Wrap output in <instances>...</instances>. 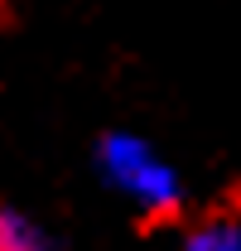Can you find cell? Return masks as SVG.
<instances>
[{
  "instance_id": "3",
  "label": "cell",
  "mask_w": 241,
  "mask_h": 251,
  "mask_svg": "<svg viewBox=\"0 0 241 251\" xmlns=\"http://www.w3.org/2000/svg\"><path fill=\"white\" fill-rule=\"evenodd\" d=\"M179 251H241V213L193 218L179 237Z\"/></svg>"
},
{
  "instance_id": "1",
  "label": "cell",
  "mask_w": 241,
  "mask_h": 251,
  "mask_svg": "<svg viewBox=\"0 0 241 251\" xmlns=\"http://www.w3.org/2000/svg\"><path fill=\"white\" fill-rule=\"evenodd\" d=\"M96 179L106 193H116L130 213L150 222H164L183 208V174L179 164L140 130H106L92 150Z\"/></svg>"
},
{
  "instance_id": "2",
  "label": "cell",
  "mask_w": 241,
  "mask_h": 251,
  "mask_svg": "<svg viewBox=\"0 0 241 251\" xmlns=\"http://www.w3.org/2000/svg\"><path fill=\"white\" fill-rule=\"evenodd\" d=\"M0 251H63V242L48 222H39L20 203L0 198Z\"/></svg>"
}]
</instances>
